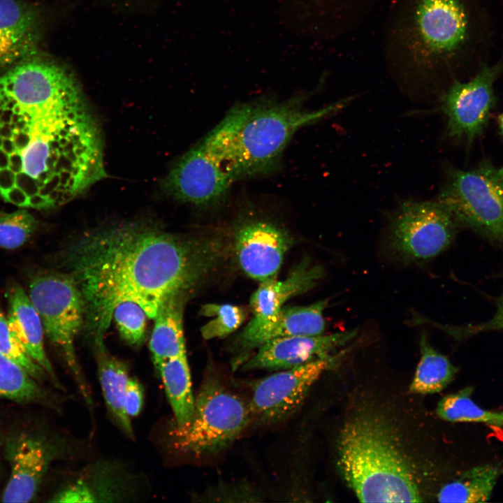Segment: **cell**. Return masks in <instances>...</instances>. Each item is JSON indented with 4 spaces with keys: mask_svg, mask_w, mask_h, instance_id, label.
I'll return each instance as SVG.
<instances>
[{
    "mask_svg": "<svg viewBox=\"0 0 503 503\" xmlns=\"http://www.w3.org/2000/svg\"><path fill=\"white\" fill-rule=\"evenodd\" d=\"M503 330V294L500 298L494 316L488 321L476 326H470L459 330L461 335H471L483 331Z\"/></svg>",
    "mask_w": 503,
    "mask_h": 503,
    "instance_id": "cell-32",
    "label": "cell"
},
{
    "mask_svg": "<svg viewBox=\"0 0 503 503\" xmlns=\"http://www.w3.org/2000/svg\"><path fill=\"white\" fill-rule=\"evenodd\" d=\"M147 317L144 309L133 302L119 303L112 314L120 336L127 344L135 347H140L144 341Z\"/></svg>",
    "mask_w": 503,
    "mask_h": 503,
    "instance_id": "cell-29",
    "label": "cell"
},
{
    "mask_svg": "<svg viewBox=\"0 0 503 503\" xmlns=\"http://www.w3.org/2000/svg\"><path fill=\"white\" fill-rule=\"evenodd\" d=\"M12 139L15 143L17 152L21 153V152L29 145L32 139V136L30 133L15 130Z\"/></svg>",
    "mask_w": 503,
    "mask_h": 503,
    "instance_id": "cell-36",
    "label": "cell"
},
{
    "mask_svg": "<svg viewBox=\"0 0 503 503\" xmlns=\"http://www.w3.org/2000/svg\"><path fill=\"white\" fill-rule=\"evenodd\" d=\"M143 404V388L139 381L134 378H129L124 398V405L126 413L131 418L140 412Z\"/></svg>",
    "mask_w": 503,
    "mask_h": 503,
    "instance_id": "cell-31",
    "label": "cell"
},
{
    "mask_svg": "<svg viewBox=\"0 0 503 503\" xmlns=\"http://www.w3.org/2000/svg\"><path fill=\"white\" fill-rule=\"evenodd\" d=\"M15 181L16 173L10 168L0 169V196L1 197L15 186Z\"/></svg>",
    "mask_w": 503,
    "mask_h": 503,
    "instance_id": "cell-35",
    "label": "cell"
},
{
    "mask_svg": "<svg viewBox=\"0 0 503 503\" xmlns=\"http://www.w3.org/2000/svg\"><path fill=\"white\" fill-rule=\"evenodd\" d=\"M187 296L166 300L154 317L149 347L154 365L186 353L183 332V312Z\"/></svg>",
    "mask_w": 503,
    "mask_h": 503,
    "instance_id": "cell-20",
    "label": "cell"
},
{
    "mask_svg": "<svg viewBox=\"0 0 503 503\" xmlns=\"http://www.w3.org/2000/svg\"><path fill=\"white\" fill-rule=\"evenodd\" d=\"M40 40L35 9L19 0H0V71L37 54Z\"/></svg>",
    "mask_w": 503,
    "mask_h": 503,
    "instance_id": "cell-17",
    "label": "cell"
},
{
    "mask_svg": "<svg viewBox=\"0 0 503 503\" xmlns=\"http://www.w3.org/2000/svg\"><path fill=\"white\" fill-rule=\"evenodd\" d=\"M199 314L205 316H214L201 329V335L205 340L229 335L241 326L246 316L242 308L230 304H205L201 307Z\"/></svg>",
    "mask_w": 503,
    "mask_h": 503,
    "instance_id": "cell-27",
    "label": "cell"
},
{
    "mask_svg": "<svg viewBox=\"0 0 503 503\" xmlns=\"http://www.w3.org/2000/svg\"><path fill=\"white\" fill-rule=\"evenodd\" d=\"M78 89L65 68L37 54L0 73V89L13 97L33 119L43 109Z\"/></svg>",
    "mask_w": 503,
    "mask_h": 503,
    "instance_id": "cell-11",
    "label": "cell"
},
{
    "mask_svg": "<svg viewBox=\"0 0 503 503\" xmlns=\"http://www.w3.org/2000/svg\"><path fill=\"white\" fill-rule=\"evenodd\" d=\"M1 124L0 123V129H1Z\"/></svg>",
    "mask_w": 503,
    "mask_h": 503,
    "instance_id": "cell-45",
    "label": "cell"
},
{
    "mask_svg": "<svg viewBox=\"0 0 503 503\" xmlns=\"http://www.w3.org/2000/svg\"><path fill=\"white\" fill-rule=\"evenodd\" d=\"M0 353L13 361L34 379L41 380L47 374L29 356L10 331L8 320L0 307Z\"/></svg>",
    "mask_w": 503,
    "mask_h": 503,
    "instance_id": "cell-30",
    "label": "cell"
},
{
    "mask_svg": "<svg viewBox=\"0 0 503 503\" xmlns=\"http://www.w3.org/2000/svg\"><path fill=\"white\" fill-rule=\"evenodd\" d=\"M38 227V221L27 210L0 212V247L14 249L22 246Z\"/></svg>",
    "mask_w": 503,
    "mask_h": 503,
    "instance_id": "cell-28",
    "label": "cell"
},
{
    "mask_svg": "<svg viewBox=\"0 0 503 503\" xmlns=\"http://www.w3.org/2000/svg\"><path fill=\"white\" fill-rule=\"evenodd\" d=\"M8 323L10 331L31 358L57 383L54 369L43 346V324L29 297L18 284L7 293Z\"/></svg>",
    "mask_w": 503,
    "mask_h": 503,
    "instance_id": "cell-19",
    "label": "cell"
},
{
    "mask_svg": "<svg viewBox=\"0 0 503 503\" xmlns=\"http://www.w3.org/2000/svg\"><path fill=\"white\" fill-rule=\"evenodd\" d=\"M29 297L47 337L61 353L83 399L91 407V391L75 350V338L83 330L85 321L84 302L78 286L65 272H41L30 282Z\"/></svg>",
    "mask_w": 503,
    "mask_h": 503,
    "instance_id": "cell-7",
    "label": "cell"
},
{
    "mask_svg": "<svg viewBox=\"0 0 503 503\" xmlns=\"http://www.w3.org/2000/svg\"><path fill=\"white\" fill-rule=\"evenodd\" d=\"M502 69V61L484 65L472 79L455 80L442 95L450 137L464 138L469 144L483 134L495 104L494 83Z\"/></svg>",
    "mask_w": 503,
    "mask_h": 503,
    "instance_id": "cell-10",
    "label": "cell"
},
{
    "mask_svg": "<svg viewBox=\"0 0 503 503\" xmlns=\"http://www.w3.org/2000/svg\"><path fill=\"white\" fill-rule=\"evenodd\" d=\"M312 94L239 103L201 141L233 182L273 173L298 130L340 110L349 101L307 110L304 103Z\"/></svg>",
    "mask_w": 503,
    "mask_h": 503,
    "instance_id": "cell-2",
    "label": "cell"
},
{
    "mask_svg": "<svg viewBox=\"0 0 503 503\" xmlns=\"http://www.w3.org/2000/svg\"><path fill=\"white\" fill-rule=\"evenodd\" d=\"M15 184L24 191L29 197L39 194L40 187L37 180L25 172L16 174Z\"/></svg>",
    "mask_w": 503,
    "mask_h": 503,
    "instance_id": "cell-33",
    "label": "cell"
},
{
    "mask_svg": "<svg viewBox=\"0 0 503 503\" xmlns=\"http://www.w3.org/2000/svg\"><path fill=\"white\" fill-rule=\"evenodd\" d=\"M10 164L9 168L15 173L22 172L23 159L20 152H15L9 155Z\"/></svg>",
    "mask_w": 503,
    "mask_h": 503,
    "instance_id": "cell-38",
    "label": "cell"
},
{
    "mask_svg": "<svg viewBox=\"0 0 503 503\" xmlns=\"http://www.w3.org/2000/svg\"><path fill=\"white\" fill-rule=\"evenodd\" d=\"M9 479L1 496L4 502H29L36 495L53 451L42 439L29 433L15 438L8 449Z\"/></svg>",
    "mask_w": 503,
    "mask_h": 503,
    "instance_id": "cell-16",
    "label": "cell"
},
{
    "mask_svg": "<svg viewBox=\"0 0 503 503\" xmlns=\"http://www.w3.org/2000/svg\"><path fill=\"white\" fill-rule=\"evenodd\" d=\"M323 276V268L319 265H313L308 258H305L284 280L277 281L273 278L262 282L250 299L254 317L274 316L286 300L314 287Z\"/></svg>",
    "mask_w": 503,
    "mask_h": 503,
    "instance_id": "cell-18",
    "label": "cell"
},
{
    "mask_svg": "<svg viewBox=\"0 0 503 503\" xmlns=\"http://www.w3.org/2000/svg\"><path fill=\"white\" fill-rule=\"evenodd\" d=\"M473 389L467 387L447 395L437 403L436 414L449 422L477 423L503 427V411H492L479 406L472 399Z\"/></svg>",
    "mask_w": 503,
    "mask_h": 503,
    "instance_id": "cell-25",
    "label": "cell"
},
{
    "mask_svg": "<svg viewBox=\"0 0 503 503\" xmlns=\"http://www.w3.org/2000/svg\"><path fill=\"white\" fill-rule=\"evenodd\" d=\"M467 31L460 0H395L386 29V61L403 82L430 87Z\"/></svg>",
    "mask_w": 503,
    "mask_h": 503,
    "instance_id": "cell-3",
    "label": "cell"
},
{
    "mask_svg": "<svg viewBox=\"0 0 503 503\" xmlns=\"http://www.w3.org/2000/svg\"><path fill=\"white\" fill-rule=\"evenodd\" d=\"M339 358L340 356L333 355L256 381L249 404L252 419L261 424H275L289 418L301 407L312 385Z\"/></svg>",
    "mask_w": 503,
    "mask_h": 503,
    "instance_id": "cell-9",
    "label": "cell"
},
{
    "mask_svg": "<svg viewBox=\"0 0 503 503\" xmlns=\"http://www.w3.org/2000/svg\"><path fill=\"white\" fill-rule=\"evenodd\" d=\"M1 148L9 155L17 152L15 143L12 138H3Z\"/></svg>",
    "mask_w": 503,
    "mask_h": 503,
    "instance_id": "cell-40",
    "label": "cell"
},
{
    "mask_svg": "<svg viewBox=\"0 0 503 503\" xmlns=\"http://www.w3.org/2000/svg\"><path fill=\"white\" fill-rule=\"evenodd\" d=\"M502 469L483 465L465 472L458 479L443 486L437 497L439 502H487L491 497Z\"/></svg>",
    "mask_w": 503,
    "mask_h": 503,
    "instance_id": "cell-23",
    "label": "cell"
},
{
    "mask_svg": "<svg viewBox=\"0 0 503 503\" xmlns=\"http://www.w3.org/2000/svg\"><path fill=\"white\" fill-rule=\"evenodd\" d=\"M234 244L240 268L249 277L262 282L275 278L292 239L270 221L245 217L235 226Z\"/></svg>",
    "mask_w": 503,
    "mask_h": 503,
    "instance_id": "cell-13",
    "label": "cell"
},
{
    "mask_svg": "<svg viewBox=\"0 0 503 503\" xmlns=\"http://www.w3.org/2000/svg\"><path fill=\"white\" fill-rule=\"evenodd\" d=\"M233 183L201 140L174 164L164 186L174 198L207 210L226 202Z\"/></svg>",
    "mask_w": 503,
    "mask_h": 503,
    "instance_id": "cell-12",
    "label": "cell"
},
{
    "mask_svg": "<svg viewBox=\"0 0 503 503\" xmlns=\"http://www.w3.org/2000/svg\"><path fill=\"white\" fill-rule=\"evenodd\" d=\"M252 420L249 404L214 377L202 384L191 421L170 432L173 449L194 457L210 456L228 447Z\"/></svg>",
    "mask_w": 503,
    "mask_h": 503,
    "instance_id": "cell-5",
    "label": "cell"
},
{
    "mask_svg": "<svg viewBox=\"0 0 503 503\" xmlns=\"http://www.w3.org/2000/svg\"><path fill=\"white\" fill-rule=\"evenodd\" d=\"M358 333L356 329L328 335H298L271 340L245 360L242 369L286 370L333 356L331 352L345 345Z\"/></svg>",
    "mask_w": 503,
    "mask_h": 503,
    "instance_id": "cell-14",
    "label": "cell"
},
{
    "mask_svg": "<svg viewBox=\"0 0 503 503\" xmlns=\"http://www.w3.org/2000/svg\"><path fill=\"white\" fill-rule=\"evenodd\" d=\"M377 416L354 417L338 441L337 465L362 502H423L411 464Z\"/></svg>",
    "mask_w": 503,
    "mask_h": 503,
    "instance_id": "cell-4",
    "label": "cell"
},
{
    "mask_svg": "<svg viewBox=\"0 0 503 503\" xmlns=\"http://www.w3.org/2000/svg\"><path fill=\"white\" fill-rule=\"evenodd\" d=\"M421 360L409 391L418 394H432L442 391L453 380L458 368L449 359L435 350L425 335L420 340Z\"/></svg>",
    "mask_w": 503,
    "mask_h": 503,
    "instance_id": "cell-24",
    "label": "cell"
},
{
    "mask_svg": "<svg viewBox=\"0 0 503 503\" xmlns=\"http://www.w3.org/2000/svg\"><path fill=\"white\" fill-rule=\"evenodd\" d=\"M9 154L2 148H0V169L9 168Z\"/></svg>",
    "mask_w": 503,
    "mask_h": 503,
    "instance_id": "cell-42",
    "label": "cell"
},
{
    "mask_svg": "<svg viewBox=\"0 0 503 503\" xmlns=\"http://www.w3.org/2000/svg\"><path fill=\"white\" fill-rule=\"evenodd\" d=\"M14 112L13 109L3 108V111L0 115V123L3 124H11L12 117Z\"/></svg>",
    "mask_w": 503,
    "mask_h": 503,
    "instance_id": "cell-39",
    "label": "cell"
},
{
    "mask_svg": "<svg viewBox=\"0 0 503 503\" xmlns=\"http://www.w3.org/2000/svg\"><path fill=\"white\" fill-rule=\"evenodd\" d=\"M2 198L5 201L19 207L29 206V196L18 187H13Z\"/></svg>",
    "mask_w": 503,
    "mask_h": 503,
    "instance_id": "cell-34",
    "label": "cell"
},
{
    "mask_svg": "<svg viewBox=\"0 0 503 503\" xmlns=\"http://www.w3.org/2000/svg\"><path fill=\"white\" fill-rule=\"evenodd\" d=\"M2 143H3V138L0 136V148L2 146Z\"/></svg>",
    "mask_w": 503,
    "mask_h": 503,
    "instance_id": "cell-44",
    "label": "cell"
},
{
    "mask_svg": "<svg viewBox=\"0 0 503 503\" xmlns=\"http://www.w3.org/2000/svg\"><path fill=\"white\" fill-rule=\"evenodd\" d=\"M35 380L0 353V399L21 402L40 400L44 393Z\"/></svg>",
    "mask_w": 503,
    "mask_h": 503,
    "instance_id": "cell-26",
    "label": "cell"
},
{
    "mask_svg": "<svg viewBox=\"0 0 503 503\" xmlns=\"http://www.w3.org/2000/svg\"><path fill=\"white\" fill-rule=\"evenodd\" d=\"M437 201L459 227L503 245V166L485 160L469 170L449 168Z\"/></svg>",
    "mask_w": 503,
    "mask_h": 503,
    "instance_id": "cell-6",
    "label": "cell"
},
{
    "mask_svg": "<svg viewBox=\"0 0 503 503\" xmlns=\"http://www.w3.org/2000/svg\"><path fill=\"white\" fill-rule=\"evenodd\" d=\"M157 369L173 409L175 426L182 428L192 419L194 401L190 369L186 353L163 360Z\"/></svg>",
    "mask_w": 503,
    "mask_h": 503,
    "instance_id": "cell-22",
    "label": "cell"
},
{
    "mask_svg": "<svg viewBox=\"0 0 503 503\" xmlns=\"http://www.w3.org/2000/svg\"><path fill=\"white\" fill-rule=\"evenodd\" d=\"M498 126L501 134L503 136V112L498 117Z\"/></svg>",
    "mask_w": 503,
    "mask_h": 503,
    "instance_id": "cell-43",
    "label": "cell"
},
{
    "mask_svg": "<svg viewBox=\"0 0 503 503\" xmlns=\"http://www.w3.org/2000/svg\"><path fill=\"white\" fill-rule=\"evenodd\" d=\"M327 300L305 307H282L270 318L253 317L235 340L236 349L247 353L265 342L279 337L319 335L325 330L323 313Z\"/></svg>",
    "mask_w": 503,
    "mask_h": 503,
    "instance_id": "cell-15",
    "label": "cell"
},
{
    "mask_svg": "<svg viewBox=\"0 0 503 503\" xmlns=\"http://www.w3.org/2000/svg\"><path fill=\"white\" fill-rule=\"evenodd\" d=\"M218 236L179 235L128 223L87 232L64 250L61 264L84 302L83 330L93 347L105 335L117 305L133 302L154 319L169 298L187 296L220 265Z\"/></svg>",
    "mask_w": 503,
    "mask_h": 503,
    "instance_id": "cell-1",
    "label": "cell"
},
{
    "mask_svg": "<svg viewBox=\"0 0 503 503\" xmlns=\"http://www.w3.org/2000/svg\"><path fill=\"white\" fill-rule=\"evenodd\" d=\"M15 129L10 124H1L0 129V136L3 138H13Z\"/></svg>",
    "mask_w": 503,
    "mask_h": 503,
    "instance_id": "cell-41",
    "label": "cell"
},
{
    "mask_svg": "<svg viewBox=\"0 0 503 503\" xmlns=\"http://www.w3.org/2000/svg\"><path fill=\"white\" fill-rule=\"evenodd\" d=\"M103 398L113 419L129 437H133L131 418L126 413L124 398L129 379L127 365L112 356L105 345L94 348Z\"/></svg>",
    "mask_w": 503,
    "mask_h": 503,
    "instance_id": "cell-21",
    "label": "cell"
},
{
    "mask_svg": "<svg viewBox=\"0 0 503 503\" xmlns=\"http://www.w3.org/2000/svg\"><path fill=\"white\" fill-rule=\"evenodd\" d=\"M458 224L439 201H402L388 225L386 248L404 263L429 260L452 243Z\"/></svg>",
    "mask_w": 503,
    "mask_h": 503,
    "instance_id": "cell-8",
    "label": "cell"
},
{
    "mask_svg": "<svg viewBox=\"0 0 503 503\" xmlns=\"http://www.w3.org/2000/svg\"><path fill=\"white\" fill-rule=\"evenodd\" d=\"M29 206L36 209L52 207V203L45 197L36 194L29 197Z\"/></svg>",
    "mask_w": 503,
    "mask_h": 503,
    "instance_id": "cell-37",
    "label": "cell"
}]
</instances>
